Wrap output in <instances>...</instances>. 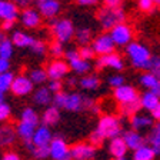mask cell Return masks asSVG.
Returning <instances> with one entry per match:
<instances>
[{
  "label": "cell",
  "instance_id": "cell-38",
  "mask_svg": "<svg viewBox=\"0 0 160 160\" xmlns=\"http://www.w3.org/2000/svg\"><path fill=\"white\" fill-rule=\"evenodd\" d=\"M20 119L22 120H27V122H33V123H40V116L37 114V112L32 107H26V109L22 112L20 114Z\"/></svg>",
  "mask_w": 160,
  "mask_h": 160
},
{
  "label": "cell",
  "instance_id": "cell-22",
  "mask_svg": "<svg viewBox=\"0 0 160 160\" xmlns=\"http://www.w3.org/2000/svg\"><path fill=\"white\" fill-rule=\"evenodd\" d=\"M17 140L16 129L12 126H0V149H9Z\"/></svg>",
  "mask_w": 160,
  "mask_h": 160
},
{
  "label": "cell",
  "instance_id": "cell-46",
  "mask_svg": "<svg viewBox=\"0 0 160 160\" xmlns=\"http://www.w3.org/2000/svg\"><path fill=\"white\" fill-rule=\"evenodd\" d=\"M47 87H49V89L52 90V93L54 94V93H57V92H60V90H63V83H62V80H53V79H50Z\"/></svg>",
  "mask_w": 160,
  "mask_h": 160
},
{
  "label": "cell",
  "instance_id": "cell-23",
  "mask_svg": "<svg viewBox=\"0 0 160 160\" xmlns=\"http://www.w3.org/2000/svg\"><path fill=\"white\" fill-rule=\"evenodd\" d=\"M53 139V134H52V130L49 129V126L46 124H40L37 126V129L34 130V134L32 137V140L34 142L36 146H46L52 142Z\"/></svg>",
  "mask_w": 160,
  "mask_h": 160
},
{
  "label": "cell",
  "instance_id": "cell-54",
  "mask_svg": "<svg viewBox=\"0 0 160 160\" xmlns=\"http://www.w3.org/2000/svg\"><path fill=\"white\" fill-rule=\"evenodd\" d=\"M13 2L19 7H27V6H30V4L33 3L34 0H13Z\"/></svg>",
  "mask_w": 160,
  "mask_h": 160
},
{
  "label": "cell",
  "instance_id": "cell-35",
  "mask_svg": "<svg viewBox=\"0 0 160 160\" xmlns=\"http://www.w3.org/2000/svg\"><path fill=\"white\" fill-rule=\"evenodd\" d=\"M13 79H14V74L12 72H3L0 73V92H9L10 87H12V83H13Z\"/></svg>",
  "mask_w": 160,
  "mask_h": 160
},
{
  "label": "cell",
  "instance_id": "cell-9",
  "mask_svg": "<svg viewBox=\"0 0 160 160\" xmlns=\"http://www.w3.org/2000/svg\"><path fill=\"white\" fill-rule=\"evenodd\" d=\"M50 157L54 160H69L70 159V147L63 137L56 136L49 143Z\"/></svg>",
  "mask_w": 160,
  "mask_h": 160
},
{
  "label": "cell",
  "instance_id": "cell-49",
  "mask_svg": "<svg viewBox=\"0 0 160 160\" xmlns=\"http://www.w3.org/2000/svg\"><path fill=\"white\" fill-rule=\"evenodd\" d=\"M14 22H16V20H2L0 29L4 30V32H10V30H13V27H14Z\"/></svg>",
  "mask_w": 160,
  "mask_h": 160
},
{
  "label": "cell",
  "instance_id": "cell-18",
  "mask_svg": "<svg viewBox=\"0 0 160 160\" xmlns=\"http://www.w3.org/2000/svg\"><path fill=\"white\" fill-rule=\"evenodd\" d=\"M20 16V7L13 0H0V20H16Z\"/></svg>",
  "mask_w": 160,
  "mask_h": 160
},
{
  "label": "cell",
  "instance_id": "cell-51",
  "mask_svg": "<svg viewBox=\"0 0 160 160\" xmlns=\"http://www.w3.org/2000/svg\"><path fill=\"white\" fill-rule=\"evenodd\" d=\"M76 3L79 4V6L90 7V6H94V4L99 3V0H76Z\"/></svg>",
  "mask_w": 160,
  "mask_h": 160
},
{
  "label": "cell",
  "instance_id": "cell-32",
  "mask_svg": "<svg viewBox=\"0 0 160 160\" xmlns=\"http://www.w3.org/2000/svg\"><path fill=\"white\" fill-rule=\"evenodd\" d=\"M92 37H93V30L90 29V27H80V29L76 30V33H74V39H76V42L80 46L89 44L92 42Z\"/></svg>",
  "mask_w": 160,
  "mask_h": 160
},
{
  "label": "cell",
  "instance_id": "cell-16",
  "mask_svg": "<svg viewBox=\"0 0 160 160\" xmlns=\"http://www.w3.org/2000/svg\"><path fill=\"white\" fill-rule=\"evenodd\" d=\"M113 97H114L116 102H119V103H126V102L137 99L139 94H137V90L134 89L133 86L124 83L119 87H114L113 89Z\"/></svg>",
  "mask_w": 160,
  "mask_h": 160
},
{
  "label": "cell",
  "instance_id": "cell-2",
  "mask_svg": "<svg viewBox=\"0 0 160 160\" xmlns=\"http://www.w3.org/2000/svg\"><path fill=\"white\" fill-rule=\"evenodd\" d=\"M122 127V120L114 114H103L97 122V126L94 129L97 134L104 140H110L113 137L122 136L123 133Z\"/></svg>",
  "mask_w": 160,
  "mask_h": 160
},
{
  "label": "cell",
  "instance_id": "cell-10",
  "mask_svg": "<svg viewBox=\"0 0 160 160\" xmlns=\"http://www.w3.org/2000/svg\"><path fill=\"white\" fill-rule=\"evenodd\" d=\"M97 154V146L92 143H76L70 147V159L90 160Z\"/></svg>",
  "mask_w": 160,
  "mask_h": 160
},
{
  "label": "cell",
  "instance_id": "cell-61",
  "mask_svg": "<svg viewBox=\"0 0 160 160\" xmlns=\"http://www.w3.org/2000/svg\"><path fill=\"white\" fill-rule=\"evenodd\" d=\"M154 4H156V7H160V0H153Z\"/></svg>",
  "mask_w": 160,
  "mask_h": 160
},
{
  "label": "cell",
  "instance_id": "cell-48",
  "mask_svg": "<svg viewBox=\"0 0 160 160\" xmlns=\"http://www.w3.org/2000/svg\"><path fill=\"white\" fill-rule=\"evenodd\" d=\"M2 159L3 160H20V154L16 153L14 150H7V152L3 153Z\"/></svg>",
  "mask_w": 160,
  "mask_h": 160
},
{
  "label": "cell",
  "instance_id": "cell-20",
  "mask_svg": "<svg viewBox=\"0 0 160 160\" xmlns=\"http://www.w3.org/2000/svg\"><path fill=\"white\" fill-rule=\"evenodd\" d=\"M37 126H39L37 123L20 119V122L16 126L17 137H19L20 140H23V142H26V140H32V137H33V134H34V130L37 129Z\"/></svg>",
  "mask_w": 160,
  "mask_h": 160
},
{
  "label": "cell",
  "instance_id": "cell-42",
  "mask_svg": "<svg viewBox=\"0 0 160 160\" xmlns=\"http://www.w3.org/2000/svg\"><path fill=\"white\" fill-rule=\"evenodd\" d=\"M32 156H33L34 159H39V160H43V159L50 157L49 144H46V146H36V149H34V152L32 153Z\"/></svg>",
  "mask_w": 160,
  "mask_h": 160
},
{
  "label": "cell",
  "instance_id": "cell-8",
  "mask_svg": "<svg viewBox=\"0 0 160 160\" xmlns=\"http://www.w3.org/2000/svg\"><path fill=\"white\" fill-rule=\"evenodd\" d=\"M34 89V83L32 82L29 76H24V74H19V76H14L12 87H10V92L17 97H24L27 94H32Z\"/></svg>",
  "mask_w": 160,
  "mask_h": 160
},
{
  "label": "cell",
  "instance_id": "cell-29",
  "mask_svg": "<svg viewBox=\"0 0 160 160\" xmlns=\"http://www.w3.org/2000/svg\"><path fill=\"white\" fill-rule=\"evenodd\" d=\"M140 103H142V109L143 110L152 112V110L160 103V97L156 96L154 93H152L150 90H147V92H144V93L140 96Z\"/></svg>",
  "mask_w": 160,
  "mask_h": 160
},
{
  "label": "cell",
  "instance_id": "cell-57",
  "mask_svg": "<svg viewBox=\"0 0 160 160\" xmlns=\"http://www.w3.org/2000/svg\"><path fill=\"white\" fill-rule=\"evenodd\" d=\"M149 90L152 92V93L156 94V96H159V97H160V80H157V83L154 84V86L152 87V89H149Z\"/></svg>",
  "mask_w": 160,
  "mask_h": 160
},
{
  "label": "cell",
  "instance_id": "cell-50",
  "mask_svg": "<svg viewBox=\"0 0 160 160\" xmlns=\"http://www.w3.org/2000/svg\"><path fill=\"white\" fill-rule=\"evenodd\" d=\"M23 147L26 152H29L32 154L34 152V149H36V144H34L33 140H26V142H23Z\"/></svg>",
  "mask_w": 160,
  "mask_h": 160
},
{
  "label": "cell",
  "instance_id": "cell-3",
  "mask_svg": "<svg viewBox=\"0 0 160 160\" xmlns=\"http://www.w3.org/2000/svg\"><path fill=\"white\" fill-rule=\"evenodd\" d=\"M126 54L129 57L130 63L137 70H147L149 60L152 57V53L147 46L139 43V42H130L126 46Z\"/></svg>",
  "mask_w": 160,
  "mask_h": 160
},
{
  "label": "cell",
  "instance_id": "cell-28",
  "mask_svg": "<svg viewBox=\"0 0 160 160\" xmlns=\"http://www.w3.org/2000/svg\"><path fill=\"white\" fill-rule=\"evenodd\" d=\"M142 110V103H140V97L134 100H130V102H126V103H120L119 106V112L123 117H130L133 114L139 113Z\"/></svg>",
  "mask_w": 160,
  "mask_h": 160
},
{
  "label": "cell",
  "instance_id": "cell-44",
  "mask_svg": "<svg viewBox=\"0 0 160 160\" xmlns=\"http://www.w3.org/2000/svg\"><path fill=\"white\" fill-rule=\"evenodd\" d=\"M10 114H12V107L9 103L6 102H0V123H3L6 120L10 119Z\"/></svg>",
  "mask_w": 160,
  "mask_h": 160
},
{
  "label": "cell",
  "instance_id": "cell-17",
  "mask_svg": "<svg viewBox=\"0 0 160 160\" xmlns=\"http://www.w3.org/2000/svg\"><path fill=\"white\" fill-rule=\"evenodd\" d=\"M122 137H123V140L126 142L129 150H132V152H134V150L139 149L140 146H143L144 143H147L146 137L140 133L139 130H134V129L123 132V133H122Z\"/></svg>",
  "mask_w": 160,
  "mask_h": 160
},
{
  "label": "cell",
  "instance_id": "cell-59",
  "mask_svg": "<svg viewBox=\"0 0 160 160\" xmlns=\"http://www.w3.org/2000/svg\"><path fill=\"white\" fill-rule=\"evenodd\" d=\"M6 32H4V30H2V29H0V42H2V40H4V39H6Z\"/></svg>",
  "mask_w": 160,
  "mask_h": 160
},
{
  "label": "cell",
  "instance_id": "cell-21",
  "mask_svg": "<svg viewBox=\"0 0 160 160\" xmlns=\"http://www.w3.org/2000/svg\"><path fill=\"white\" fill-rule=\"evenodd\" d=\"M153 126V117L152 114H140L136 113L133 116H130V127L134 130H139V132H143L147 130Z\"/></svg>",
  "mask_w": 160,
  "mask_h": 160
},
{
  "label": "cell",
  "instance_id": "cell-7",
  "mask_svg": "<svg viewBox=\"0 0 160 160\" xmlns=\"http://www.w3.org/2000/svg\"><path fill=\"white\" fill-rule=\"evenodd\" d=\"M96 67L99 70L113 69V70H116V72H120V70H123V67H124V62H123V57L120 56L119 53L112 52V53L102 54V56L97 57Z\"/></svg>",
  "mask_w": 160,
  "mask_h": 160
},
{
  "label": "cell",
  "instance_id": "cell-40",
  "mask_svg": "<svg viewBox=\"0 0 160 160\" xmlns=\"http://www.w3.org/2000/svg\"><path fill=\"white\" fill-rule=\"evenodd\" d=\"M147 70L152 72L157 79H160V57L159 56H153V54H152V57H150V60H149Z\"/></svg>",
  "mask_w": 160,
  "mask_h": 160
},
{
  "label": "cell",
  "instance_id": "cell-4",
  "mask_svg": "<svg viewBox=\"0 0 160 160\" xmlns=\"http://www.w3.org/2000/svg\"><path fill=\"white\" fill-rule=\"evenodd\" d=\"M50 29L53 39L63 44L69 43L76 33V27L70 19H50Z\"/></svg>",
  "mask_w": 160,
  "mask_h": 160
},
{
  "label": "cell",
  "instance_id": "cell-26",
  "mask_svg": "<svg viewBox=\"0 0 160 160\" xmlns=\"http://www.w3.org/2000/svg\"><path fill=\"white\" fill-rule=\"evenodd\" d=\"M100 79L97 74H83V76L79 79V86L82 87L86 92H94L100 87Z\"/></svg>",
  "mask_w": 160,
  "mask_h": 160
},
{
  "label": "cell",
  "instance_id": "cell-33",
  "mask_svg": "<svg viewBox=\"0 0 160 160\" xmlns=\"http://www.w3.org/2000/svg\"><path fill=\"white\" fill-rule=\"evenodd\" d=\"M14 53V44L12 42V39H4L0 42V57H3V59H7L10 60L12 56Z\"/></svg>",
  "mask_w": 160,
  "mask_h": 160
},
{
  "label": "cell",
  "instance_id": "cell-30",
  "mask_svg": "<svg viewBox=\"0 0 160 160\" xmlns=\"http://www.w3.org/2000/svg\"><path fill=\"white\" fill-rule=\"evenodd\" d=\"M156 157V153L153 152L152 146L149 143H144L143 146H140L133 152V159L134 160H153Z\"/></svg>",
  "mask_w": 160,
  "mask_h": 160
},
{
  "label": "cell",
  "instance_id": "cell-37",
  "mask_svg": "<svg viewBox=\"0 0 160 160\" xmlns=\"http://www.w3.org/2000/svg\"><path fill=\"white\" fill-rule=\"evenodd\" d=\"M64 52L66 50L63 47V43H60L57 40H54L53 43L49 46V53L53 59H62V57H64Z\"/></svg>",
  "mask_w": 160,
  "mask_h": 160
},
{
  "label": "cell",
  "instance_id": "cell-56",
  "mask_svg": "<svg viewBox=\"0 0 160 160\" xmlns=\"http://www.w3.org/2000/svg\"><path fill=\"white\" fill-rule=\"evenodd\" d=\"M104 6H120L123 0H102Z\"/></svg>",
  "mask_w": 160,
  "mask_h": 160
},
{
  "label": "cell",
  "instance_id": "cell-58",
  "mask_svg": "<svg viewBox=\"0 0 160 160\" xmlns=\"http://www.w3.org/2000/svg\"><path fill=\"white\" fill-rule=\"evenodd\" d=\"M153 152L156 153V156H160V143H154V144H150Z\"/></svg>",
  "mask_w": 160,
  "mask_h": 160
},
{
  "label": "cell",
  "instance_id": "cell-31",
  "mask_svg": "<svg viewBox=\"0 0 160 160\" xmlns=\"http://www.w3.org/2000/svg\"><path fill=\"white\" fill-rule=\"evenodd\" d=\"M29 77L32 79V82L34 83V86H42L49 80V74H47L46 69H42V67H36V69H32L29 72Z\"/></svg>",
  "mask_w": 160,
  "mask_h": 160
},
{
  "label": "cell",
  "instance_id": "cell-25",
  "mask_svg": "<svg viewBox=\"0 0 160 160\" xmlns=\"http://www.w3.org/2000/svg\"><path fill=\"white\" fill-rule=\"evenodd\" d=\"M67 63H69V66H70V70H72L74 74H82V76H83V74H86L87 72H90V69H92V64H90L89 60H84L83 57H80V56L69 60Z\"/></svg>",
  "mask_w": 160,
  "mask_h": 160
},
{
  "label": "cell",
  "instance_id": "cell-14",
  "mask_svg": "<svg viewBox=\"0 0 160 160\" xmlns=\"http://www.w3.org/2000/svg\"><path fill=\"white\" fill-rule=\"evenodd\" d=\"M37 10L40 12L42 17L44 19H54L62 10V4L59 0H44V2H37Z\"/></svg>",
  "mask_w": 160,
  "mask_h": 160
},
{
  "label": "cell",
  "instance_id": "cell-5",
  "mask_svg": "<svg viewBox=\"0 0 160 160\" xmlns=\"http://www.w3.org/2000/svg\"><path fill=\"white\" fill-rule=\"evenodd\" d=\"M94 99L84 94H80L77 92H66L64 94V103L63 110L67 112H84V110H90L94 106Z\"/></svg>",
  "mask_w": 160,
  "mask_h": 160
},
{
  "label": "cell",
  "instance_id": "cell-47",
  "mask_svg": "<svg viewBox=\"0 0 160 160\" xmlns=\"http://www.w3.org/2000/svg\"><path fill=\"white\" fill-rule=\"evenodd\" d=\"M89 140H90V143L92 144H94V146H102V144L104 143V139H102V137L99 136V134L96 133V132H92V134H90V137H89Z\"/></svg>",
  "mask_w": 160,
  "mask_h": 160
},
{
  "label": "cell",
  "instance_id": "cell-45",
  "mask_svg": "<svg viewBox=\"0 0 160 160\" xmlns=\"http://www.w3.org/2000/svg\"><path fill=\"white\" fill-rule=\"evenodd\" d=\"M107 84H109L110 87H113V89L122 86V84H124V76L123 74H119V73L112 74V76L107 79Z\"/></svg>",
  "mask_w": 160,
  "mask_h": 160
},
{
  "label": "cell",
  "instance_id": "cell-43",
  "mask_svg": "<svg viewBox=\"0 0 160 160\" xmlns=\"http://www.w3.org/2000/svg\"><path fill=\"white\" fill-rule=\"evenodd\" d=\"M137 6L144 13H153L156 9V4L153 0H137Z\"/></svg>",
  "mask_w": 160,
  "mask_h": 160
},
{
  "label": "cell",
  "instance_id": "cell-15",
  "mask_svg": "<svg viewBox=\"0 0 160 160\" xmlns=\"http://www.w3.org/2000/svg\"><path fill=\"white\" fill-rule=\"evenodd\" d=\"M127 152H129V147H127L126 142L123 140L122 136H117L110 139L109 143V153L113 159L117 160H124L127 156Z\"/></svg>",
  "mask_w": 160,
  "mask_h": 160
},
{
  "label": "cell",
  "instance_id": "cell-1",
  "mask_svg": "<svg viewBox=\"0 0 160 160\" xmlns=\"http://www.w3.org/2000/svg\"><path fill=\"white\" fill-rule=\"evenodd\" d=\"M97 22L103 30L109 32L116 24L123 23L126 20V12L122 6H104L97 10Z\"/></svg>",
  "mask_w": 160,
  "mask_h": 160
},
{
  "label": "cell",
  "instance_id": "cell-19",
  "mask_svg": "<svg viewBox=\"0 0 160 160\" xmlns=\"http://www.w3.org/2000/svg\"><path fill=\"white\" fill-rule=\"evenodd\" d=\"M32 100H33V103L36 104V106L46 107V106H49V104H52V102H53V93H52V90L47 86L42 84V86L37 87L33 92Z\"/></svg>",
  "mask_w": 160,
  "mask_h": 160
},
{
  "label": "cell",
  "instance_id": "cell-34",
  "mask_svg": "<svg viewBox=\"0 0 160 160\" xmlns=\"http://www.w3.org/2000/svg\"><path fill=\"white\" fill-rule=\"evenodd\" d=\"M157 80H160V79H157V77L154 76L152 72L146 70V73H142V74H140L139 83H140V86H143L146 90H149V89H152V87H153L154 84L157 83Z\"/></svg>",
  "mask_w": 160,
  "mask_h": 160
},
{
  "label": "cell",
  "instance_id": "cell-12",
  "mask_svg": "<svg viewBox=\"0 0 160 160\" xmlns=\"http://www.w3.org/2000/svg\"><path fill=\"white\" fill-rule=\"evenodd\" d=\"M20 22L26 29H37L42 24V14L37 9L34 7H23V10L20 12Z\"/></svg>",
  "mask_w": 160,
  "mask_h": 160
},
{
  "label": "cell",
  "instance_id": "cell-55",
  "mask_svg": "<svg viewBox=\"0 0 160 160\" xmlns=\"http://www.w3.org/2000/svg\"><path fill=\"white\" fill-rule=\"evenodd\" d=\"M66 84L69 87H74L76 84H79V79H77V77H74V76H70V77H67Z\"/></svg>",
  "mask_w": 160,
  "mask_h": 160
},
{
  "label": "cell",
  "instance_id": "cell-27",
  "mask_svg": "<svg viewBox=\"0 0 160 160\" xmlns=\"http://www.w3.org/2000/svg\"><path fill=\"white\" fill-rule=\"evenodd\" d=\"M12 42L16 47H20V49H29L32 46V43L34 42V37L30 36L26 32H20V30H16L13 34H12Z\"/></svg>",
  "mask_w": 160,
  "mask_h": 160
},
{
  "label": "cell",
  "instance_id": "cell-52",
  "mask_svg": "<svg viewBox=\"0 0 160 160\" xmlns=\"http://www.w3.org/2000/svg\"><path fill=\"white\" fill-rule=\"evenodd\" d=\"M10 69V62L7 59H3V57H0V73H3V72H7Z\"/></svg>",
  "mask_w": 160,
  "mask_h": 160
},
{
  "label": "cell",
  "instance_id": "cell-41",
  "mask_svg": "<svg viewBox=\"0 0 160 160\" xmlns=\"http://www.w3.org/2000/svg\"><path fill=\"white\" fill-rule=\"evenodd\" d=\"M79 54H80V57H83L84 60H93L94 57L97 56L94 49H93V46H90V44H83V46H80Z\"/></svg>",
  "mask_w": 160,
  "mask_h": 160
},
{
  "label": "cell",
  "instance_id": "cell-36",
  "mask_svg": "<svg viewBox=\"0 0 160 160\" xmlns=\"http://www.w3.org/2000/svg\"><path fill=\"white\" fill-rule=\"evenodd\" d=\"M146 142L149 144L160 143V122H156V123H153V126L150 127L149 134L146 136Z\"/></svg>",
  "mask_w": 160,
  "mask_h": 160
},
{
  "label": "cell",
  "instance_id": "cell-39",
  "mask_svg": "<svg viewBox=\"0 0 160 160\" xmlns=\"http://www.w3.org/2000/svg\"><path fill=\"white\" fill-rule=\"evenodd\" d=\"M29 49H30V52L33 54H36V56H43V54L46 53V50H49L46 43H44L43 40H39V39H34V42L32 43V46H30Z\"/></svg>",
  "mask_w": 160,
  "mask_h": 160
},
{
  "label": "cell",
  "instance_id": "cell-13",
  "mask_svg": "<svg viewBox=\"0 0 160 160\" xmlns=\"http://www.w3.org/2000/svg\"><path fill=\"white\" fill-rule=\"evenodd\" d=\"M47 70V74H49V80L53 79V80H62L69 74V70L70 66L67 63L66 60H62V59H54L53 62H50L46 67Z\"/></svg>",
  "mask_w": 160,
  "mask_h": 160
},
{
  "label": "cell",
  "instance_id": "cell-6",
  "mask_svg": "<svg viewBox=\"0 0 160 160\" xmlns=\"http://www.w3.org/2000/svg\"><path fill=\"white\" fill-rule=\"evenodd\" d=\"M109 33H110V36H112V39L114 40L116 46L126 47L127 44L133 40V29L127 23H124V22L116 24L114 27H112V29L109 30Z\"/></svg>",
  "mask_w": 160,
  "mask_h": 160
},
{
  "label": "cell",
  "instance_id": "cell-11",
  "mask_svg": "<svg viewBox=\"0 0 160 160\" xmlns=\"http://www.w3.org/2000/svg\"><path fill=\"white\" fill-rule=\"evenodd\" d=\"M92 46H93L97 56L112 53V52H114V49H116V43H114V40L112 39L110 33H102L97 37H94L93 42H92Z\"/></svg>",
  "mask_w": 160,
  "mask_h": 160
},
{
  "label": "cell",
  "instance_id": "cell-53",
  "mask_svg": "<svg viewBox=\"0 0 160 160\" xmlns=\"http://www.w3.org/2000/svg\"><path fill=\"white\" fill-rule=\"evenodd\" d=\"M150 114H152L153 120H156V122H160V103L157 104V106L154 107L152 112H150Z\"/></svg>",
  "mask_w": 160,
  "mask_h": 160
},
{
  "label": "cell",
  "instance_id": "cell-60",
  "mask_svg": "<svg viewBox=\"0 0 160 160\" xmlns=\"http://www.w3.org/2000/svg\"><path fill=\"white\" fill-rule=\"evenodd\" d=\"M4 100V93L3 92H0V102H3Z\"/></svg>",
  "mask_w": 160,
  "mask_h": 160
},
{
  "label": "cell",
  "instance_id": "cell-62",
  "mask_svg": "<svg viewBox=\"0 0 160 160\" xmlns=\"http://www.w3.org/2000/svg\"><path fill=\"white\" fill-rule=\"evenodd\" d=\"M36 2H44V0H36Z\"/></svg>",
  "mask_w": 160,
  "mask_h": 160
},
{
  "label": "cell",
  "instance_id": "cell-24",
  "mask_svg": "<svg viewBox=\"0 0 160 160\" xmlns=\"http://www.w3.org/2000/svg\"><path fill=\"white\" fill-rule=\"evenodd\" d=\"M59 120H60V109L56 107L54 104H49V106L44 109L42 117H40L42 124H46V126H49V127L57 124Z\"/></svg>",
  "mask_w": 160,
  "mask_h": 160
}]
</instances>
